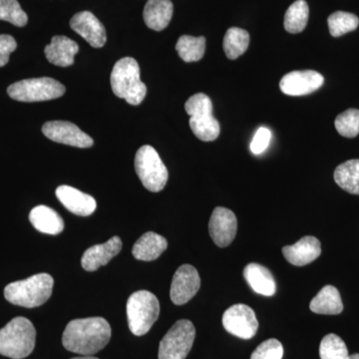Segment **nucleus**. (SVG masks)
Segmentation results:
<instances>
[{"label": "nucleus", "instance_id": "2", "mask_svg": "<svg viewBox=\"0 0 359 359\" xmlns=\"http://www.w3.org/2000/svg\"><path fill=\"white\" fill-rule=\"evenodd\" d=\"M53 278L48 273H39L9 283L4 289L6 301L26 309L37 308L49 299L53 290Z\"/></svg>", "mask_w": 359, "mask_h": 359}, {"label": "nucleus", "instance_id": "35", "mask_svg": "<svg viewBox=\"0 0 359 359\" xmlns=\"http://www.w3.org/2000/svg\"><path fill=\"white\" fill-rule=\"evenodd\" d=\"M18 47L15 39L11 35H0V67L6 66L9 61V56Z\"/></svg>", "mask_w": 359, "mask_h": 359}, {"label": "nucleus", "instance_id": "28", "mask_svg": "<svg viewBox=\"0 0 359 359\" xmlns=\"http://www.w3.org/2000/svg\"><path fill=\"white\" fill-rule=\"evenodd\" d=\"M176 50L182 60L187 63L199 61L205 51V39L204 36L194 37L183 35L176 44Z\"/></svg>", "mask_w": 359, "mask_h": 359}, {"label": "nucleus", "instance_id": "32", "mask_svg": "<svg viewBox=\"0 0 359 359\" xmlns=\"http://www.w3.org/2000/svg\"><path fill=\"white\" fill-rule=\"evenodd\" d=\"M0 20L23 27L27 23L28 18L18 0H0Z\"/></svg>", "mask_w": 359, "mask_h": 359}, {"label": "nucleus", "instance_id": "13", "mask_svg": "<svg viewBox=\"0 0 359 359\" xmlns=\"http://www.w3.org/2000/svg\"><path fill=\"white\" fill-rule=\"evenodd\" d=\"M237 231L238 219L235 212L226 208H215L209 223L212 242L219 248H226L235 240Z\"/></svg>", "mask_w": 359, "mask_h": 359}, {"label": "nucleus", "instance_id": "36", "mask_svg": "<svg viewBox=\"0 0 359 359\" xmlns=\"http://www.w3.org/2000/svg\"><path fill=\"white\" fill-rule=\"evenodd\" d=\"M71 359H99V358H95V356H93V355H84V356H81V358H73Z\"/></svg>", "mask_w": 359, "mask_h": 359}, {"label": "nucleus", "instance_id": "26", "mask_svg": "<svg viewBox=\"0 0 359 359\" xmlns=\"http://www.w3.org/2000/svg\"><path fill=\"white\" fill-rule=\"evenodd\" d=\"M250 44L249 32L238 27H231L224 37L223 47L226 57L235 60L247 51Z\"/></svg>", "mask_w": 359, "mask_h": 359}, {"label": "nucleus", "instance_id": "6", "mask_svg": "<svg viewBox=\"0 0 359 359\" xmlns=\"http://www.w3.org/2000/svg\"><path fill=\"white\" fill-rule=\"evenodd\" d=\"M186 112L190 116V127L201 141L212 142L218 138L221 127L212 115L211 99L204 93L195 94L185 104Z\"/></svg>", "mask_w": 359, "mask_h": 359}, {"label": "nucleus", "instance_id": "8", "mask_svg": "<svg viewBox=\"0 0 359 359\" xmlns=\"http://www.w3.org/2000/svg\"><path fill=\"white\" fill-rule=\"evenodd\" d=\"M7 93L20 102H41L63 96L65 86L53 78H32L11 84Z\"/></svg>", "mask_w": 359, "mask_h": 359}, {"label": "nucleus", "instance_id": "25", "mask_svg": "<svg viewBox=\"0 0 359 359\" xmlns=\"http://www.w3.org/2000/svg\"><path fill=\"white\" fill-rule=\"evenodd\" d=\"M334 181L346 192L359 196V160L342 163L334 171Z\"/></svg>", "mask_w": 359, "mask_h": 359}, {"label": "nucleus", "instance_id": "5", "mask_svg": "<svg viewBox=\"0 0 359 359\" xmlns=\"http://www.w3.org/2000/svg\"><path fill=\"white\" fill-rule=\"evenodd\" d=\"M126 309L130 330L137 337L147 334L160 316L159 301L148 290L130 295Z\"/></svg>", "mask_w": 359, "mask_h": 359}, {"label": "nucleus", "instance_id": "16", "mask_svg": "<svg viewBox=\"0 0 359 359\" xmlns=\"http://www.w3.org/2000/svg\"><path fill=\"white\" fill-rule=\"evenodd\" d=\"M122 250V241L113 237L101 245H95L85 250L81 259L82 268L87 271H95L100 266H106Z\"/></svg>", "mask_w": 359, "mask_h": 359}, {"label": "nucleus", "instance_id": "1", "mask_svg": "<svg viewBox=\"0 0 359 359\" xmlns=\"http://www.w3.org/2000/svg\"><path fill=\"white\" fill-rule=\"evenodd\" d=\"M112 330L103 318H79L71 320L62 335L67 351L80 355H94L110 341Z\"/></svg>", "mask_w": 359, "mask_h": 359}, {"label": "nucleus", "instance_id": "27", "mask_svg": "<svg viewBox=\"0 0 359 359\" xmlns=\"http://www.w3.org/2000/svg\"><path fill=\"white\" fill-rule=\"evenodd\" d=\"M309 8L306 0H297L287 9L285 15V29L297 34L304 32L308 25Z\"/></svg>", "mask_w": 359, "mask_h": 359}, {"label": "nucleus", "instance_id": "33", "mask_svg": "<svg viewBox=\"0 0 359 359\" xmlns=\"http://www.w3.org/2000/svg\"><path fill=\"white\" fill-rule=\"evenodd\" d=\"M283 355V344L278 339H271L259 344L250 359H282Z\"/></svg>", "mask_w": 359, "mask_h": 359}, {"label": "nucleus", "instance_id": "20", "mask_svg": "<svg viewBox=\"0 0 359 359\" xmlns=\"http://www.w3.org/2000/svg\"><path fill=\"white\" fill-rule=\"evenodd\" d=\"M173 11L171 0H149L144 8V21L150 29L162 32L169 25Z\"/></svg>", "mask_w": 359, "mask_h": 359}, {"label": "nucleus", "instance_id": "9", "mask_svg": "<svg viewBox=\"0 0 359 359\" xmlns=\"http://www.w3.org/2000/svg\"><path fill=\"white\" fill-rule=\"evenodd\" d=\"M195 327L190 320H180L161 340L159 359H186L195 340Z\"/></svg>", "mask_w": 359, "mask_h": 359}, {"label": "nucleus", "instance_id": "21", "mask_svg": "<svg viewBox=\"0 0 359 359\" xmlns=\"http://www.w3.org/2000/svg\"><path fill=\"white\" fill-rule=\"evenodd\" d=\"M166 238L154 231H148L135 243L132 254L139 261L152 262L167 250Z\"/></svg>", "mask_w": 359, "mask_h": 359}, {"label": "nucleus", "instance_id": "10", "mask_svg": "<svg viewBox=\"0 0 359 359\" xmlns=\"http://www.w3.org/2000/svg\"><path fill=\"white\" fill-rule=\"evenodd\" d=\"M223 325L229 334L243 339L254 337L259 328L256 313L243 304H235L224 311Z\"/></svg>", "mask_w": 359, "mask_h": 359}, {"label": "nucleus", "instance_id": "12", "mask_svg": "<svg viewBox=\"0 0 359 359\" xmlns=\"http://www.w3.org/2000/svg\"><path fill=\"white\" fill-rule=\"evenodd\" d=\"M42 132L50 140L72 147L90 148L94 145L93 139L71 122L45 123L42 127Z\"/></svg>", "mask_w": 359, "mask_h": 359}, {"label": "nucleus", "instance_id": "29", "mask_svg": "<svg viewBox=\"0 0 359 359\" xmlns=\"http://www.w3.org/2000/svg\"><path fill=\"white\" fill-rule=\"evenodd\" d=\"M327 23L332 36L340 37L354 32L358 27L359 18L355 14L337 11L328 18Z\"/></svg>", "mask_w": 359, "mask_h": 359}, {"label": "nucleus", "instance_id": "18", "mask_svg": "<svg viewBox=\"0 0 359 359\" xmlns=\"http://www.w3.org/2000/svg\"><path fill=\"white\" fill-rule=\"evenodd\" d=\"M321 254L320 240L313 236L302 238L292 245L283 248V255L290 264L304 266L313 263Z\"/></svg>", "mask_w": 359, "mask_h": 359}, {"label": "nucleus", "instance_id": "34", "mask_svg": "<svg viewBox=\"0 0 359 359\" xmlns=\"http://www.w3.org/2000/svg\"><path fill=\"white\" fill-rule=\"evenodd\" d=\"M271 139V131L268 128L261 127L255 134L254 139L250 143V151L256 155L262 154L269 147Z\"/></svg>", "mask_w": 359, "mask_h": 359}, {"label": "nucleus", "instance_id": "23", "mask_svg": "<svg viewBox=\"0 0 359 359\" xmlns=\"http://www.w3.org/2000/svg\"><path fill=\"white\" fill-rule=\"evenodd\" d=\"M244 276L250 287L257 294L271 297L276 294L275 278L266 266L259 264H250L244 269Z\"/></svg>", "mask_w": 359, "mask_h": 359}, {"label": "nucleus", "instance_id": "24", "mask_svg": "<svg viewBox=\"0 0 359 359\" xmlns=\"http://www.w3.org/2000/svg\"><path fill=\"white\" fill-rule=\"evenodd\" d=\"M309 309L314 313L325 316H337L344 311L341 297L339 290L334 285H325L321 289L309 304Z\"/></svg>", "mask_w": 359, "mask_h": 359}, {"label": "nucleus", "instance_id": "11", "mask_svg": "<svg viewBox=\"0 0 359 359\" xmlns=\"http://www.w3.org/2000/svg\"><path fill=\"white\" fill-rule=\"evenodd\" d=\"M201 278L197 269L191 264H183L177 269L172 280L170 297L176 306H183L197 294Z\"/></svg>", "mask_w": 359, "mask_h": 359}, {"label": "nucleus", "instance_id": "14", "mask_svg": "<svg viewBox=\"0 0 359 359\" xmlns=\"http://www.w3.org/2000/svg\"><path fill=\"white\" fill-rule=\"evenodd\" d=\"M325 78L313 70L292 71L282 78L280 88L289 96H304L320 88Z\"/></svg>", "mask_w": 359, "mask_h": 359}, {"label": "nucleus", "instance_id": "17", "mask_svg": "<svg viewBox=\"0 0 359 359\" xmlns=\"http://www.w3.org/2000/svg\"><path fill=\"white\" fill-rule=\"evenodd\" d=\"M56 197L68 211L77 216L87 217L95 212L96 201L88 194L70 186H60L56 189Z\"/></svg>", "mask_w": 359, "mask_h": 359}, {"label": "nucleus", "instance_id": "19", "mask_svg": "<svg viewBox=\"0 0 359 359\" xmlns=\"http://www.w3.org/2000/svg\"><path fill=\"white\" fill-rule=\"evenodd\" d=\"M79 51L76 42L66 36H54L50 44L44 49L47 60L52 65L68 67L74 63L75 55Z\"/></svg>", "mask_w": 359, "mask_h": 359}, {"label": "nucleus", "instance_id": "7", "mask_svg": "<svg viewBox=\"0 0 359 359\" xmlns=\"http://www.w3.org/2000/svg\"><path fill=\"white\" fill-rule=\"evenodd\" d=\"M134 165L139 179L147 190L158 193L165 188L169 173L157 151L152 146H142L137 151Z\"/></svg>", "mask_w": 359, "mask_h": 359}, {"label": "nucleus", "instance_id": "22", "mask_svg": "<svg viewBox=\"0 0 359 359\" xmlns=\"http://www.w3.org/2000/svg\"><path fill=\"white\" fill-rule=\"evenodd\" d=\"M29 221L37 231L47 235H58L65 230L63 219L57 212L47 205L33 208L29 214Z\"/></svg>", "mask_w": 359, "mask_h": 359}, {"label": "nucleus", "instance_id": "4", "mask_svg": "<svg viewBox=\"0 0 359 359\" xmlns=\"http://www.w3.org/2000/svg\"><path fill=\"white\" fill-rule=\"evenodd\" d=\"M36 330L32 321L18 316L0 330V354L13 359H22L35 347Z\"/></svg>", "mask_w": 359, "mask_h": 359}, {"label": "nucleus", "instance_id": "15", "mask_svg": "<svg viewBox=\"0 0 359 359\" xmlns=\"http://www.w3.org/2000/svg\"><path fill=\"white\" fill-rule=\"evenodd\" d=\"M70 27L94 48H101L107 40L105 27L90 11L75 14L71 18Z\"/></svg>", "mask_w": 359, "mask_h": 359}, {"label": "nucleus", "instance_id": "30", "mask_svg": "<svg viewBox=\"0 0 359 359\" xmlns=\"http://www.w3.org/2000/svg\"><path fill=\"white\" fill-rule=\"evenodd\" d=\"M320 356L321 359H348V349L339 335L330 334L321 340Z\"/></svg>", "mask_w": 359, "mask_h": 359}, {"label": "nucleus", "instance_id": "37", "mask_svg": "<svg viewBox=\"0 0 359 359\" xmlns=\"http://www.w3.org/2000/svg\"><path fill=\"white\" fill-rule=\"evenodd\" d=\"M348 359H359V353H354L353 355H349Z\"/></svg>", "mask_w": 359, "mask_h": 359}, {"label": "nucleus", "instance_id": "3", "mask_svg": "<svg viewBox=\"0 0 359 359\" xmlns=\"http://www.w3.org/2000/svg\"><path fill=\"white\" fill-rule=\"evenodd\" d=\"M110 82L115 95L131 105L143 102L147 94V87L141 81L140 67L132 57H124L116 62Z\"/></svg>", "mask_w": 359, "mask_h": 359}, {"label": "nucleus", "instance_id": "31", "mask_svg": "<svg viewBox=\"0 0 359 359\" xmlns=\"http://www.w3.org/2000/svg\"><path fill=\"white\" fill-rule=\"evenodd\" d=\"M335 129L342 137L354 138L359 134V110L348 109L337 116Z\"/></svg>", "mask_w": 359, "mask_h": 359}]
</instances>
